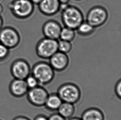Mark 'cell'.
<instances>
[{
  "instance_id": "cell-1",
  "label": "cell",
  "mask_w": 121,
  "mask_h": 120,
  "mask_svg": "<svg viewBox=\"0 0 121 120\" xmlns=\"http://www.w3.org/2000/svg\"><path fill=\"white\" fill-rule=\"evenodd\" d=\"M12 15L19 20H25L33 14L34 4L30 0H13L8 5Z\"/></svg>"
},
{
  "instance_id": "cell-2",
  "label": "cell",
  "mask_w": 121,
  "mask_h": 120,
  "mask_svg": "<svg viewBox=\"0 0 121 120\" xmlns=\"http://www.w3.org/2000/svg\"><path fill=\"white\" fill-rule=\"evenodd\" d=\"M49 63L39 62L31 69V74L37 80L39 84L46 85L52 81L55 76V72Z\"/></svg>"
},
{
  "instance_id": "cell-3",
  "label": "cell",
  "mask_w": 121,
  "mask_h": 120,
  "mask_svg": "<svg viewBox=\"0 0 121 120\" xmlns=\"http://www.w3.org/2000/svg\"><path fill=\"white\" fill-rule=\"evenodd\" d=\"M61 18L65 26L72 29H77L83 21L82 11L74 6L69 5L62 11Z\"/></svg>"
},
{
  "instance_id": "cell-4",
  "label": "cell",
  "mask_w": 121,
  "mask_h": 120,
  "mask_svg": "<svg viewBox=\"0 0 121 120\" xmlns=\"http://www.w3.org/2000/svg\"><path fill=\"white\" fill-rule=\"evenodd\" d=\"M21 39L20 32L13 27L5 26L0 30V43L10 49L17 47Z\"/></svg>"
},
{
  "instance_id": "cell-5",
  "label": "cell",
  "mask_w": 121,
  "mask_h": 120,
  "mask_svg": "<svg viewBox=\"0 0 121 120\" xmlns=\"http://www.w3.org/2000/svg\"><path fill=\"white\" fill-rule=\"evenodd\" d=\"M57 94L63 102L74 104L81 98V92L79 87L73 83H66L58 89Z\"/></svg>"
},
{
  "instance_id": "cell-6",
  "label": "cell",
  "mask_w": 121,
  "mask_h": 120,
  "mask_svg": "<svg viewBox=\"0 0 121 120\" xmlns=\"http://www.w3.org/2000/svg\"><path fill=\"white\" fill-rule=\"evenodd\" d=\"M58 50V41L46 37L40 40L36 44V52L40 58L49 59Z\"/></svg>"
},
{
  "instance_id": "cell-7",
  "label": "cell",
  "mask_w": 121,
  "mask_h": 120,
  "mask_svg": "<svg viewBox=\"0 0 121 120\" xmlns=\"http://www.w3.org/2000/svg\"><path fill=\"white\" fill-rule=\"evenodd\" d=\"M107 10L101 6H95L91 9L87 13L86 22L94 28L104 24L108 19Z\"/></svg>"
},
{
  "instance_id": "cell-8",
  "label": "cell",
  "mask_w": 121,
  "mask_h": 120,
  "mask_svg": "<svg viewBox=\"0 0 121 120\" xmlns=\"http://www.w3.org/2000/svg\"><path fill=\"white\" fill-rule=\"evenodd\" d=\"M10 71L14 79L25 80L31 74V68L26 60L17 59L14 60L11 65Z\"/></svg>"
},
{
  "instance_id": "cell-9",
  "label": "cell",
  "mask_w": 121,
  "mask_h": 120,
  "mask_svg": "<svg viewBox=\"0 0 121 120\" xmlns=\"http://www.w3.org/2000/svg\"><path fill=\"white\" fill-rule=\"evenodd\" d=\"M48 95L47 91L39 85L29 89L26 94L29 102L37 107L44 106Z\"/></svg>"
},
{
  "instance_id": "cell-10",
  "label": "cell",
  "mask_w": 121,
  "mask_h": 120,
  "mask_svg": "<svg viewBox=\"0 0 121 120\" xmlns=\"http://www.w3.org/2000/svg\"><path fill=\"white\" fill-rule=\"evenodd\" d=\"M51 66L55 71L61 72L65 70L69 64V58L67 54L57 51L49 59Z\"/></svg>"
},
{
  "instance_id": "cell-11",
  "label": "cell",
  "mask_w": 121,
  "mask_h": 120,
  "mask_svg": "<svg viewBox=\"0 0 121 120\" xmlns=\"http://www.w3.org/2000/svg\"><path fill=\"white\" fill-rule=\"evenodd\" d=\"M62 27L60 24L55 20H49L43 25L42 31L45 37L57 40L60 36Z\"/></svg>"
},
{
  "instance_id": "cell-12",
  "label": "cell",
  "mask_w": 121,
  "mask_h": 120,
  "mask_svg": "<svg viewBox=\"0 0 121 120\" xmlns=\"http://www.w3.org/2000/svg\"><path fill=\"white\" fill-rule=\"evenodd\" d=\"M9 90L13 97L21 98L26 95L29 88L25 80L14 78L9 84Z\"/></svg>"
},
{
  "instance_id": "cell-13",
  "label": "cell",
  "mask_w": 121,
  "mask_h": 120,
  "mask_svg": "<svg viewBox=\"0 0 121 120\" xmlns=\"http://www.w3.org/2000/svg\"><path fill=\"white\" fill-rule=\"evenodd\" d=\"M38 5L41 13L48 16L54 15L60 10L58 0H42Z\"/></svg>"
},
{
  "instance_id": "cell-14",
  "label": "cell",
  "mask_w": 121,
  "mask_h": 120,
  "mask_svg": "<svg viewBox=\"0 0 121 120\" xmlns=\"http://www.w3.org/2000/svg\"><path fill=\"white\" fill-rule=\"evenodd\" d=\"M81 119L82 120H104V115L100 109L92 107L84 111Z\"/></svg>"
},
{
  "instance_id": "cell-15",
  "label": "cell",
  "mask_w": 121,
  "mask_h": 120,
  "mask_svg": "<svg viewBox=\"0 0 121 120\" xmlns=\"http://www.w3.org/2000/svg\"><path fill=\"white\" fill-rule=\"evenodd\" d=\"M62 102L57 93L49 94L44 106L48 110L54 111L57 110Z\"/></svg>"
},
{
  "instance_id": "cell-16",
  "label": "cell",
  "mask_w": 121,
  "mask_h": 120,
  "mask_svg": "<svg viewBox=\"0 0 121 120\" xmlns=\"http://www.w3.org/2000/svg\"><path fill=\"white\" fill-rule=\"evenodd\" d=\"M75 110L74 104L66 102H62L57 109L58 113L66 119L72 117Z\"/></svg>"
},
{
  "instance_id": "cell-17",
  "label": "cell",
  "mask_w": 121,
  "mask_h": 120,
  "mask_svg": "<svg viewBox=\"0 0 121 120\" xmlns=\"http://www.w3.org/2000/svg\"><path fill=\"white\" fill-rule=\"evenodd\" d=\"M75 37V32L74 30L65 26L62 28L60 36V38L61 40L71 42L74 40Z\"/></svg>"
},
{
  "instance_id": "cell-18",
  "label": "cell",
  "mask_w": 121,
  "mask_h": 120,
  "mask_svg": "<svg viewBox=\"0 0 121 120\" xmlns=\"http://www.w3.org/2000/svg\"><path fill=\"white\" fill-rule=\"evenodd\" d=\"M94 28L91 25L86 21H83L77 28V32L80 35L87 36L90 35L93 32Z\"/></svg>"
},
{
  "instance_id": "cell-19",
  "label": "cell",
  "mask_w": 121,
  "mask_h": 120,
  "mask_svg": "<svg viewBox=\"0 0 121 120\" xmlns=\"http://www.w3.org/2000/svg\"><path fill=\"white\" fill-rule=\"evenodd\" d=\"M72 48L71 42L61 40L58 41V50L59 52L67 54L70 52Z\"/></svg>"
},
{
  "instance_id": "cell-20",
  "label": "cell",
  "mask_w": 121,
  "mask_h": 120,
  "mask_svg": "<svg viewBox=\"0 0 121 120\" xmlns=\"http://www.w3.org/2000/svg\"><path fill=\"white\" fill-rule=\"evenodd\" d=\"M25 80L29 89L35 88L39 85L37 80L31 74L29 75Z\"/></svg>"
},
{
  "instance_id": "cell-21",
  "label": "cell",
  "mask_w": 121,
  "mask_h": 120,
  "mask_svg": "<svg viewBox=\"0 0 121 120\" xmlns=\"http://www.w3.org/2000/svg\"><path fill=\"white\" fill-rule=\"evenodd\" d=\"M10 49L0 43V62L4 61L10 54Z\"/></svg>"
},
{
  "instance_id": "cell-22",
  "label": "cell",
  "mask_w": 121,
  "mask_h": 120,
  "mask_svg": "<svg viewBox=\"0 0 121 120\" xmlns=\"http://www.w3.org/2000/svg\"><path fill=\"white\" fill-rule=\"evenodd\" d=\"M115 92L117 97L121 99V80H120L115 86Z\"/></svg>"
},
{
  "instance_id": "cell-23",
  "label": "cell",
  "mask_w": 121,
  "mask_h": 120,
  "mask_svg": "<svg viewBox=\"0 0 121 120\" xmlns=\"http://www.w3.org/2000/svg\"><path fill=\"white\" fill-rule=\"evenodd\" d=\"M48 120H66V119L62 117L58 113L52 114L48 118Z\"/></svg>"
},
{
  "instance_id": "cell-24",
  "label": "cell",
  "mask_w": 121,
  "mask_h": 120,
  "mask_svg": "<svg viewBox=\"0 0 121 120\" xmlns=\"http://www.w3.org/2000/svg\"><path fill=\"white\" fill-rule=\"evenodd\" d=\"M34 120H48V118L43 115H39L36 116Z\"/></svg>"
},
{
  "instance_id": "cell-25",
  "label": "cell",
  "mask_w": 121,
  "mask_h": 120,
  "mask_svg": "<svg viewBox=\"0 0 121 120\" xmlns=\"http://www.w3.org/2000/svg\"><path fill=\"white\" fill-rule=\"evenodd\" d=\"M13 120H31L28 117L23 116H19L14 118Z\"/></svg>"
},
{
  "instance_id": "cell-26",
  "label": "cell",
  "mask_w": 121,
  "mask_h": 120,
  "mask_svg": "<svg viewBox=\"0 0 121 120\" xmlns=\"http://www.w3.org/2000/svg\"><path fill=\"white\" fill-rule=\"evenodd\" d=\"M4 24V20L3 17L1 15H0V30L3 27Z\"/></svg>"
},
{
  "instance_id": "cell-27",
  "label": "cell",
  "mask_w": 121,
  "mask_h": 120,
  "mask_svg": "<svg viewBox=\"0 0 121 120\" xmlns=\"http://www.w3.org/2000/svg\"><path fill=\"white\" fill-rule=\"evenodd\" d=\"M35 5H38L42 0H30Z\"/></svg>"
},
{
  "instance_id": "cell-28",
  "label": "cell",
  "mask_w": 121,
  "mask_h": 120,
  "mask_svg": "<svg viewBox=\"0 0 121 120\" xmlns=\"http://www.w3.org/2000/svg\"><path fill=\"white\" fill-rule=\"evenodd\" d=\"M70 0H58L60 4H68Z\"/></svg>"
},
{
  "instance_id": "cell-29",
  "label": "cell",
  "mask_w": 121,
  "mask_h": 120,
  "mask_svg": "<svg viewBox=\"0 0 121 120\" xmlns=\"http://www.w3.org/2000/svg\"><path fill=\"white\" fill-rule=\"evenodd\" d=\"M4 11V7L1 3H0V15L3 13Z\"/></svg>"
},
{
  "instance_id": "cell-30",
  "label": "cell",
  "mask_w": 121,
  "mask_h": 120,
  "mask_svg": "<svg viewBox=\"0 0 121 120\" xmlns=\"http://www.w3.org/2000/svg\"><path fill=\"white\" fill-rule=\"evenodd\" d=\"M68 120H82V119L78 117H71L68 119Z\"/></svg>"
},
{
  "instance_id": "cell-31",
  "label": "cell",
  "mask_w": 121,
  "mask_h": 120,
  "mask_svg": "<svg viewBox=\"0 0 121 120\" xmlns=\"http://www.w3.org/2000/svg\"></svg>"
},
{
  "instance_id": "cell-32",
  "label": "cell",
  "mask_w": 121,
  "mask_h": 120,
  "mask_svg": "<svg viewBox=\"0 0 121 120\" xmlns=\"http://www.w3.org/2000/svg\"></svg>"
},
{
  "instance_id": "cell-33",
  "label": "cell",
  "mask_w": 121,
  "mask_h": 120,
  "mask_svg": "<svg viewBox=\"0 0 121 120\" xmlns=\"http://www.w3.org/2000/svg\"></svg>"
}]
</instances>
